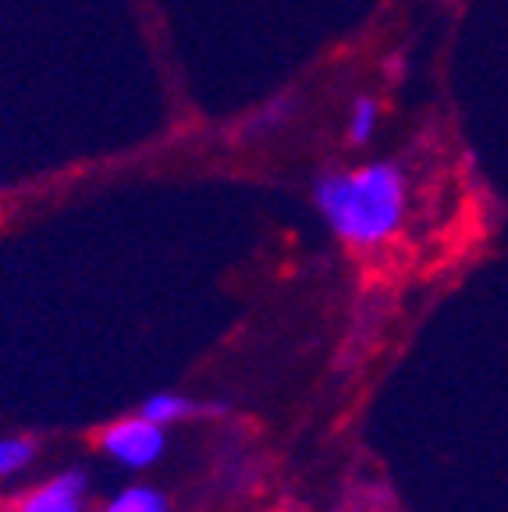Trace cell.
I'll return each mask as SVG.
<instances>
[{"instance_id": "6da1fadb", "label": "cell", "mask_w": 508, "mask_h": 512, "mask_svg": "<svg viewBox=\"0 0 508 512\" xmlns=\"http://www.w3.org/2000/svg\"><path fill=\"white\" fill-rule=\"evenodd\" d=\"M409 175L398 160L374 157L331 168L313 182V207L338 242L352 249H381L409 217Z\"/></svg>"}, {"instance_id": "7a4b0ae2", "label": "cell", "mask_w": 508, "mask_h": 512, "mask_svg": "<svg viewBox=\"0 0 508 512\" xmlns=\"http://www.w3.org/2000/svg\"><path fill=\"white\" fill-rule=\"evenodd\" d=\"M167 427L153 424L150 416L135 413L125 416V420H114L104 434H100V448L114 463L128 466V470H146L153 466L167 448Z\"/></svg>"}, {"instance_id": "3957f363", "label": "cell", "mask_w": 508, "mask_h": 512, "mask_svg": "<svg viewBox=\"0 0 508 512\" xmlns=\"http://www.w3.org/2000/svg\"><path fill=\"white\" fill-rule=\"evenodd\" d=\"M86 491H89L86 473L64 470L32 491V495L18 505V512H86Z\"/></svg>"}, {"instance_id": "277c9868", "label": "cell", "mask_w": 508, "mask_h": 512, "mask_svg": "<svg viewBox=\"0 0 508 512\" xmlns=\"http://www.w3.org/2000/svg\"><path fill=\"white\" fill-rule=\"evenodd\" d=\"M295 111H299V96L285 93V96H274L267 104H260L253 114L239 121V139L242 143H263V139L278 136L281 128L292 125Z\"/></svg>"}, {"instance_id": "5b68a950", "label": "cell", "mask_w": 508, "mask_h": 512, "mask_svg": "<svg viewBox=\"0 0 508 512\" xmlns=\"http://www.w3.org/2000/svg\"><path fill=\"white\" fill-rule=\"evenodd\" d=\"M381 121H384V107L374 93L352 96L349 111H345V143L352 150L370 146L377 139V132H381Z\"/></svg>"}, {"instance_id": "8992f818", "label": "cell", "mask_w": 508, "mask_h": 512, "mask_svg": "<svg viewBox=\"0 0 508 512\" xmlns=\"http://www.w3.org/2000/svg\"><path fill=\"white\" fill-rule=\"evenodd\" d=\"M143 416H150L153 424L160 427H171V424H182L189 416H199V413H217V409H207L203 402L196 399H185V395H175V392H164V395H150L139 409Z\"/></svg>"}, {"instance_id": "52a82bcc", "label": "cell", "mask_w": 508, "mask_h": 512, "mask_svg": "<svg viewBox=\"0 0 508 512\" xmlns=\"http://www.w3.org/2000/svg\"><path fill=\"white\" fill-rule=\"evenodd\" d=\"M100 512H171V509H167V498L157 488L135 484V488L121 491L118 498H111Z\"/></svg>"}, {"instance_id": "ba28073f", "label": "cell", "mask_w": 508, "mask_h": 512, "mask_svg": "<svg viewBox=\"0 0 508 512\" xmlns=\"http://www.w3.org/2000/svg\"><path fill=\"white\" fill-rule=\"evenodd\" d=\"M36 456V445L25 438H0V477H11V473L25 470Z\"/></svg>"}]
</instances>
